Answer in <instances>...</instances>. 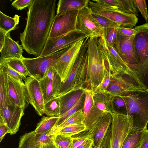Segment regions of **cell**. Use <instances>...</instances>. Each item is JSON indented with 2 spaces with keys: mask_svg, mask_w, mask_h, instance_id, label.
I'll return each instance as SVG.
<instances>
[{
  "mask_svg": "<svg viewBox=\"0 0 148 148\" xmlns=\"http://www.w3.org/2000/svg\"><path fill=\"white\" fill-rule=\"evenodd\" d=\"M110 113L112 116V122L101 145L104 148H122L133 128L132 117L115 110Z\"/></svg>",
  "mask_w": 148,
  "mask_h": 148,
  "instance_id": "cell-2",
  "label": "cell"
},
{
  "mask_svg": "<svg viewBox=\"0 0 148 148\" xmlns=\"http://www.w3.org/2000/svg\"><path fill=\"white\" fill-rule=\"evenodd\" d=\"M100 148H104V147L102 146L101 145Z\"/></svg>",
  "mask_w": 148,
  "mask_h": 148,
  "instance_id": "cell-55",
  "label": "cell"
},
{
  "mask_svg": "<svg viewBox=\"0 0 148 148\" xmlns=\"http://www.w3.org/2000/svg\"><path fill=\"white\" fill-rule=\"evenodd\" d=\"M89 38L88 37L85 39L79 55L72 70L65 82L62 83L60 88L56 97H60L73 92L78 71L87 51L88 41Z\"/></svg>",
  "mask_w": 148,
  "mask_h": 148,
  "instance_id": "cell-20",
  "label": "cell"
},
{
  "mask_svg": "<svg viewBox=\"0 0 148 148\" xmlns=\"http://www.w3.org/2000/svg\"><path fill=\"white\" fill-rule=\"evenodd\" d=\"M84 119L83 107L67 119L61 124L51 129L49 134L68 126L84 123Z\"/></svg>",
  "mask_w": 148,
  "mask_h": 148,
  "instance_id": "cell-28",
  "label": "cell"
},
{
  "mask_svg": "<svg viewBox=\"0 0 148 148\" xmlns=\"http://www.w3.org/2000/svg\"><path fill=\"white\" fill-rule=\"evenodd\" d=\"M0 69H2L5 73L18 80L23 81L22 80H25L27 77L3 64H0Z\"/></svg>",
  "mask_w": 148,
  "mask_h": 148,
  "instance_id": "cell-42",
  "label": "cell"
},
{
  "mask_svg": "<svg viewBox=\"0 0 148 148\" xmlns=\"http://www.w3.org/2000/svg\"><path fill=\"white\" fill-rule=\"evenodd\" d=\"M73 141L71 136L57 134L55 135L53 143L57 148H71Z\"/></svg>",
  "mask_w": 148,
  "mask_h": 148,
  "instance_id": "cell-37",
  "label": "cell"
},
{
  "mask_svg": "<svg viewBox=\"0 0 148 148\" xmlns=\"http://www.w3.org/2000/svg\"><path fill=\"white\" fill-rule=\"evenodd\" d=\"M40 148H57L55 145L53 143L42 144L40 147Z\"/></svg>",
  "mask_w": 148,
  "mask_h": 148,
  "instance_id": "cell-53",
  "label": "cell"
},
{
  "mask_svg": "<svg viewBox=\"0 0 148 148\" xmlns=\"http://www.w3.org/2000/svg\"><path fill=\"white\" fill-rule=\"evenodd\" d=\"M39 82L45 104L55 97L53 84L51 80L47 76Z\"/></svg>",
  "mask_w": 148,
  "mask_h": 148,
  "instance_id": "cell-31",
  "label": "cell"
},
{
  "mask_svg": "<svg viewBox=\"0 0 148 148\" xmlns=\"http://www.w3.org/2000/svg\"><path fill=\"white\" fill-rule=\"evenodd\" d=\"M136 32L134 28H128L120 27L119 28L118 34L122 36H135Z\"/></svg>",
  "mask_w": 148,
  "mask_h": 148,
  "instance_id": "cell-45",
  "label": "cell"
},
{
  "mask_svg": "<svg viewBox=\"0 0 148 148\" xmlns=\"http://www.w3.org/2000/svg\"><path fill=\"white\" fill-rule=\"evenodd\" d=\"M147 91L148 89L144 83L129 76L112 73L108 85L101 93L115 97L130 93Z\"/></svg>",
  "mask_w": 148,
  "mask_h": 148,
  "instance_id": "cell-7",
  "label": "cell"
},
{
  "mask_svg": "<svg viewBox=\"0 0 148 148\" xmlns=\"http://www.w3.org/2000/svg\"><path fill=\"white\" fill-rule=\"evenodd\" d=\"M119 27L103 28V35L107 42L110 45L114 46Z\"/></svg>",
  "mask_w": 148,
  "mask_h": 148,
  "instance_id": "cell-41",
  "label": "cell"
},
{
  "mask_svg": "<svg viewBox=\"0 0 148 148\" xmlns=\"http://www.w3.org/2000/svg\"><path fill=\"white\" fill-rule=\"evenodd\" d=\"M9 133L8 129L5 124L0 125V142H1L5 135Z\"/></svg>",
  "mask_w": 148,
  "mask_h": 148,
  "instance_id": "cell-50",
  "label": "cell"
},
{
  "mask_svg": "<svg viewBox=\"0 0 148 148\" xmlns=\"http://www.w3.org/2000/svg\"><path fill=\"white\" fill-rule=\"evenodd\" d=\"M85 94L82 96L77 102L73 106L66 112L60 115L59 117V120L54 127L57 126L61 124L79 109L83 108L85 101Z\"/></svg>",
  "mask_w": 148,
  "mask_h": 148,
  "instance_id": "cell-35",
  "label": "cell"
},
{
  "mask_svg": "<svg viewBox=\"0 0 148 148\" xmlns=\"http://www.w3.org/2000/svg\"><path fill=\"white\" fill-rule=\"evenodd\" d=\"M98 38H89L88 41V61L85 89L93 92L102 83L104 76V59L97 44Z\"/></svg>",
  "mask_w": 148,
  "mask_h": 148,
  "instance_id": "cell-3",
  "label": "cell"
},
{
  "mask_svg": "<svg viewBox=\"0 0 148 148\" xmlns=\"http://www.w3.org/2000/svg\"><path fill=\"white\" fill-rule=\"evenodd\" d=\"M92 11L87 5L78 12L76 28L89 38H99L102 36L103 28L93 18Z\"/></svg>",
  "mask_w": 148,
  "mask_h": 148,
  "instance_id": "cell-11",
  "label": "cell"
},
{
  "mask_svg": "<svg viewBox=\"0 0 148 148\" xmlns=\"http://www.w3.org/2000/svg\"><path fill=\"white\" fill-rule=\"evenodd\" d=\"M134 37L135 55L138 63L136 72L138 78L144 83L148 72V23L136 26Z\"/></svg>",
  "mask_w": 148,
  "mask_h": 148,
  "instance_id": "cell-6",
  "label": "cell"
},
{
  "mask_svg": "<svg viewBox=\"0 0 148 148\" xmlns=\"http://www.w3.org/2000/svg\"><path fill=\"white\" fill-rule=\"evenodd\" d=\"M52 81L55 96L59 91L62 84L61 78L54 69L51 66L48 70L47 76Z\"/></svg>",
  "mask_w": 148,
  "mask_h": 148,
  "instance_id": "cell-38",
  "label": "cell"
},
{
  "mask_svg": "<svg viewBox=\"0 0 148 148\" xmlns=\"http://www.w3.org/2000/svg\"><path fill=\"white\" fill-rule=\"evenodd\" d=\"M19 148H31L29 143L24 134L20 138Z\"/></svg>",
  "mask_w": 148,
  "mask_h": 148,
  "instance_id": "cell-49",
  "label": "cell"
},
{
  "mask_svg": "<svg viewBox=\"0 0 148 148\" xmlns=\"http://www.w3.org/2000/svg\"><path fill=\"white\" fill-rule=\"evenodd\" d=\"M59 119V117L43 116L37 124L34 132L37 134H39L49 131L55 127Z\"/></svg>",
  "mask_w": 148,
  "mask_h": 148,
  "instance_id": "cell-29",
  "label": "cell"
},
{
  "mask_svg": "<svg viewBox=\"0 0 148 148\" xmlns=\"http://www.w3.org/2000/svg\"><path fill=\"white\" fill-rule=\"evenodd\" d=\"M28 92L29 103L40 116L44 114V102L39 82L34 78L27 77L24 80Z\"/></svg>",
  "mask_w": 148,
  "mask_h": 148,
  "instance_id": "cell-18",
  "label": "cell"
},
{
  "mask_svg": "<svg viewBox=\"0 0 148 148\" xmlns=\"http://www.w3.org/2000/svg\"><path fill=\"white\" fill-rule=\"evenodd\" d=\"M7 75V86L10 100L14 105L23 108L25 110L29 103L25 84L23 81L18 80Z\"/></svg>",
  "mask_w": 148,
  "mask_h": 148,
  "instance_id": "cell-16",
  "label": "cell"
},
{
  "mask_svg": "<svg viewBox=\"0 0 148 148\" xmlns=\"http://www.w3.org/2000/svg\"><path fill=\"white\" fill-rule=\"evenodd\" d=\"M100 147H101V146H100L99 147H95L93 146L92 148H100Z\"/></svg>",
  "mask_w": 148,
  "mask_h": 148,
  "instance_id": "cell-54",
  "label": "cell"
},
{
  "mask_svg": "<svg viewBox=\"0 0 148 148\" xmlns=\"http://www.w3.org/2000/svg\"><path fill=\"white\" fill-rule=\"evenodd\" d=\"M24 110L18 106L10 105L5 106L0 111V117L7 126L11 135L15 134L18 131Z\"/></svg>",
  "mask_w": 148,
  "mask_h": 148,
  "instance_id": "cell-19",
  "label": "cell"
},
{
  "mask_svg": "<svg viewBox=\"0 0 148 148\" xmlns=\"http://www.w3.org/2000/svg\"><path fill=\"white\" fill-rule=\"evenodd\" d=\"M86 130V127L84 123L75 124L65 127L49 134H61L71 137L84 131Z\"/></svg>",
  "mask_w": 148,
  "mask_h": 148,
  "instance_id": "cell-33",
  "label": "cell"
},
{
  "mask_svg": "<svg viewBox=\"0 0 148 148\" xmlns=\"http://www.w3.org/2000/svg\"><path fill=\"white\" fill-rule=\"evenodd\" d=\"M93 92L90 89H85V97L83 107L84 123L86 127L85 131L90 130L101 117L108 113L99 109L95 105Z\"/></svg>",
  "mask_w": 148,
  "mask_h": 148,
  "instance_id": "cell-17",
  "label": "cell"
},
{
  "mask_svg": "<svg viewBox=\"0 0 148 148\" xmlns=\"http://www.w3.org/2000/svg\"><path fill=\"white\" fill-rule=\"evenodd\" d=\"M85 92V89L83 88L58 97L60 101V116L73 106Z\"/></svg>",
  "mask_w": 148,
  "mask_h": 148,
  "instance_id": "cell-22",
  "label": "cell"
},
{
  "mask_svg": "<svg viewBox=\"0 0 148 148\" xmlns=\"http://www.w3.org/2000/svg\"><path fill=\"white\" fill-rule=\"evenodd\" d=\"M93 18L103 28L119 27L121 25L104 17L92 12Z\"/></svg>",
  "mask_w": 148,
  "mask_h": 148,
  "instance_id": "cell-40",
  "label": "cell"
},
{
  "mask_svg": "<svg viewBox=\"0 0 148 148\" xmlns=\"http://www.w3.org/2000/svg\"><path fill=\"white\" fill-rule=\"evenodd\" d=\"M79 11H71L56 14L49 37L58 36L76 29Z\"/></svg>",
  "mask_w": 148,
  "mask_h": 148,
  "instance_id": "cell-14",
  "label": "cell"
},
{
  "mask_svg": "<svg viewBox=\"0 0 148 148\" xmlns=\"http://www.w3.org/2000/svg\"></svg>",
  "mask_w": 148,
  "mask_h": 148,
  "instance_id": "cell-57",
  "label": "cell"
},
{
  "mask_svg": "<svg viewBox=\"0 0 148 148\" xmlns=\"http://www.w3.org/2000/svg\"><path fill=\"white\" fill-rule=\"evenodd\" d=\"M51 130L43 134L36 133L35 141L36 148H40L42 144L53 143V139L55 135L49 134V133Z\"/></svg>",
  "mask_w": 148,
  "mask_h": 148,
  "instance_id": "cell-39",
  "label": "cell"
},
{
  "mask_svg": "<svg viewBox=\"0 0 148 148\" xmlns=\"http://www.w3.org/2000/svg\"><path fill=\"white\" fill-rule=\"evenodd\" d=\"M88 37L86 34L76 29L58 36L49 37L40 56L53 54L69 47L77 42Z\"/></svg>",
  "mask_w": 148,
  "mask_h": 148,
  "instance_id": "cell-10",
  "label": "cell"
},
{
  "mask_svg": "<svg viewBox=\"0 0 148 148\" xmlns=\"http://www.w3.org/2000/svg\"><path fill=\"white\" fill-rule=\"evenodd\" d=\"M120 96L123 98L125 104V111L123 114L132 117L133 127L147 130L148 91L130 93Z\"/></svg>",
  "mask_w": 148,
  "mask_h": 148,
  "instance_id": "cell-4",
  "label": "cell"
},
{
  "mask_svg": "<svg viewBox=\"0 0 148 148\" xmlns=\"http://www.w3.org/2000/svg\"><path fill=\"white\" fill-rule=\"evenodd\" d=\"M135 36H129L118 34L114 47L125 63L137 74L138 63L135 55Z\"/></svg>",
  "mask_w": 148,
  "mask_h": 148,
  "instance_id": "cell-13",
  "label": "cell"
},
{
  "mask_svg": "<svg viewBox=\"0 0 148 148\" xmlns=\"http://www.w3.org/2000/svg\"><path fill=\"white\" fill-rule=\"evenodd\" d=\"M145 130L133 127L124 141L122 148H140Z\"/></svg>",
  "mask_w": 148,
  "mask_h": 148,
  "instance_id": "cell-25",
  "label": "cell"
},
{
  "mask_svg": "<svg viewBox=\"0 0 148 148\" xmlns=\"http://www.w3.org/2000/svg\"><path fill=\"white\" fill-rule=\"evenodd\" d=\"M92 12L106 18L121 25L120 27L132 28L138 22L135 15L116 10L103 9L88 4Z\"/></svg>",
  "mask_w": 148,
  "mask_h": 148,
  "instance_id": "cell-15",
  "label": "cell"
},
{
  "mask_svg": "<svg viewBox=\"0 0 148 148\" xmlns=\"http://www.w3.org/2000/svg\"><path fill=\"white\" fill-rule=\"evenodd\" d=\"M56 0H34L28 7L25 28L20 34L22 46L29 54L40 56L55 16Z\"/></svg>",
  "mask_w": 148,
  "mask_h": 148,
  "instance_id": "cell-1",
  "label": "cell"
},
{
  "mask_svg": "<svg viewBox=\"0 0 148 148\" xmlns=\"http://www.w3.org/2000/svg\"><path fill=\"white\" fill-rule=\"evenodd\" d=\"M97 44L112 74L129 76L138 82H142L138 78L137 73L124 61L114 46L110 45L107 42L103 35L98 38Z\"/></svg>",
  "mask_w": 148,
  "mask_h": 148,
  "instance_id": "cell-5",
  "label": "cell"
},
{
  "mask_svg": "<svg viewBox=\"0 0 148 148\" xmlns=\"http://www.w3.org/2000/svg\"><path fill=\"white\" fill-rule=\"evenodd\" d=\"M70 47L48 56L34 58L23 57L21 60L28 73L29 76L39 82L42 79L46 77L52 63Z\"/></svg>",
  "mask_w": 148,
  "mask_h": 148,
  "instance_id": "cell-8",
  "label": "cell"
},
{
  "mask_svg": "<svg viewBox=\"0 0 148 148\" xmlns=\"http://www.w3.org/2000/svg\"><path fill=\"white\" fill-rule=\"evenodd\" d=\"M85 39L80 40L72 45L52 63L51 66L59 75L62 83L65 82L72 70Z\"/></svg>",
  "mask_w": 148,
  "mask_h": 148,
  "instance_id": "cell-9",
  "label": "cell"
},
{
  "mask_svg": "<svg viewBox=\"0 0 148 148\" xmlns=\"http://www.w3.org/2000/svg\"><path fill=\"white\" fill-rule=\"evenodd\" d=\"M92 147H90V148H92Z\"/></svg>",
  "mask_w": 148,
  "mask_h": 148,
  "instance_id": "cell-56",
  "label": "cell"
},
{
  "mask_svg": "<svg viewBox=\"0 0 148 148\" xmlns=\"http://www.w3.org/2000/svg\"><path fill=\"white\" fill-rule=\"evenodd\" d=\"M89 0H60L57 3L56 14L68 11H79L88 5Z\"/></svg>",
  "mask_w": 148,
  "mask_h": 148,
  "instance_id": "cell-23",
  "label": "cell"
},
{
  "mask_svg": "<svg viewBox=\"0 0 148 148\" xmlns=\"http://www.w3.org/2000/svg\"><path fill=\"white\" fill-rule=\"evenodd\" d=\"M113 101H114L118 109H123L124 112L123 114L125 111V104L123 98L121 96L114 97Z\"/></svg>",
  "mask_w": 148,
  "mask_h": 148,
  "instance_id": "cell-46",
  "label": "cell"
},
{
  "mask_svg": "<svg viewBox=\"0 0 148 148\" xmlns=\"http://www.w3.org/2000/svg\"><path fill=\"white\" fill-rule=\"evenodd\" d=\"M84 138H73L71 148H76L83 143L86 139Z\"/></svg>",
  "mask_w": 148,
  "mask_h": 148,
  "instance_id": "cell-51",
  "label": "cell"
},
{
  "mask_svg": "<svg viewBox=\"0 0 148 148\" xmlns=\"http://www.w3.org/2000/svg\"><path fill=\"white\" fill-rule=\"evenodd\" d=\"M112 121L111 115L108 113L100 118L89 130L83 131L71 137L73 138H92L94 140L93 146L99 147L101 146Z\"/></svg>",
  "mask_w": 148,
  "mask_h": 148,
  "instance_id": "cell-12",
  "label": "cell"
},
{
  "mask_svg": "<svg viewBox=\"0 0 148 148\" xmlns=\"http://www.w3.org/2000/svg\"><path fill=\"white\" fill-rule=\"evenodd\" d=\"M119 11L138 16L139 10L134 0H118Z\"/></svg>",
  "mask_w": 148,
  "mask_h": 148,
  "instance_id": "cell-34",
  "label": "cell"
},
{
  "mask_svg": "<svg viewBox=\"0 0 148 148\" xmlns=\"http://www.w3.org/2000/svg\"><path fill=\"white\" fill-rule=\"evenodd\" d=\"M7 33L3 30L0 29V50L2 48L5 40Z\"/></svg>",
  "mask_w": 148,
  "mask_h": 148,
  "instance_id": "cell-52",
  "label": "cell"
},
{
  "mask_svg": "<svg viewBox=\"0 0 148 148\" xmlns=\"http://www.w3.org/2000/svg\"><path fill=\"white\" fill-rule=\"evenodd\" d=\"M20 16L15 14L11 17L0 11V29L7 33L15 29L18 24Z\"/></svg>",
  "mask_w": 148,
  "mask_h": 148,
  "instance_id": "cell-27",
  "label": "cell"
},
{
  "mask_svg": "<svg viewBox=\"0 0 148 148\" xmlns=\"http://www.w3.org/2000/svg\"><path fill=\"white\" fill-rule=\"evenodd\" d=\"M34 0H15L13 1L12 5L18 10H21L29 7L33 3Z\"/></svg>",
  "mask_w": 148,
  "mask_h": 148,
  "instance_id": "cell-44",
  "label": "cell"
},
{
  "mask_svg": "<svg viewBox=\"0 0 148 148\" xmlns=\"http://www.w3.org/2000/svg\"><path fill=\"white\" fill-rule=\"evenodd\" d=\"M93 139L87 138L84 141L76 148H90L93 146Z\"/></svg>",
  "mask_w": 148,
  "mask_h": 148,
  "instance_id": "cell-47",
  "label": "cell"
},
{
  "mask_svg": "<svg viewBox=\"0 0 148 148\" xmlns=\"http://www.w3.org/2000/svg\"><path fill=\"white\" fill-rule=\"evenodd\" d=\"M7 75L0 69V111L7 105H14L9 95L7 86Z\"/></svg>",
  "mask_w": 148,
  "mask_h": 148,
  "instance_id": "cell-26",
  "label": "cell"
},
{
  "mask_svg": "<svg viewBox=\"0 0 148 148\" xmlns=\"http://www.w3.org/2000/svg\"><path fill=\"white\" fill-rule=\"evenodd\" d=\"M10 35L9 32L6 35L3 46L0 50V59H22L24 57L22 55L23 48L18 41H14Z\"/></svg>",
  "mask_w": 148,
  "mask_h": 148,
  "instance_id": "cell-21",
  "label": "cell"
},
{
  "mask_svg": "<svg viewBox=\"0 0 148 148\" xmlns=\"http://www.w3.org/2000/svg\"><path fill=\"white\" fill-rule=\"evenodd\" d=\"M60 101L58 97H55L44 104V114L50 117L60 116Z\"/></svg>",
  "mask_w": 148,
  "mask_h": 148,
  "instance_id": "cell-30",
  "label": "cell"
},
{
  "mask_svg": "<svg viewBox=\"0 0 148 148\" xmlns=\"http://www.w3.org/2000/svg\"><path fill=\"white\" fill-rule=\"evenodd\" d=\"M0 64L8 66L25 77L29 76L28 73L21 59H0Z\"/></svg>",
  "mask_w": 148,
  "mask_h": 148,
  "instance_id": "cell-32",
  "label": "cell"
},
{
  "mask_svg": "<svg viewBox=\"0 0 148 148\" xmlns=\"http://www.w3.org/2000/svg\"><path fill=\"white\" fill-rule=\"evenodd\" d=\"M103 58L104 61V78L101 84L93 92L94 93H101L103 92L108 85L110 80L112 73L109 69L107 62Z\"/></svg>",
  "mask_w": 148,
  "mask_h": 148,
  "instance_id": "cell-36",
  "label": "cell"
},
{
  "mask_svg": "<svg viewBox=\"0 0 148 148\" xmlns=\"http://www.w3.org/2000/svg\"><path fill=\"white\" fill-rule=\"evenodd\" d=\"M136 6L143 17L148 23V12L147 11L146 1L144 0H134Z\"/></svg>",
  "mask_w": 148,
  "mask_h": 148,
  "instance_id": "cell-43",
  "label": "cell"
},
{
  "mask_svg": "<svg viewBox=\"0 0 148 148\" xmlns=\"http://www.w3.org/2000/svg\"><path fill=\"white\" fill-rule=\"evenodd\" d=\"M140 148H148V130L144 131Z\"/></svg>",
  "mask_w": 148,
  "mask_h": 148,
  "instance_id": "cell-48",
  "label": "cell"
},
{
  "mask_svg": "<svg viewBox=\"0 0 148 148\" xmlns=\"http://www.w3.org/2000/svg\"><path fill=\"white\" fill-rule=\"evenodd\" d=\"M93 99L95 105L100 110L106 113L115 110L113 104L114 97L103 93H94Z\"/></svg>",
  "mask_w": 148,
  "mask_h": 148,
  "instance_id": "cell-24",
  "label": "cell"
}]
</instances>
